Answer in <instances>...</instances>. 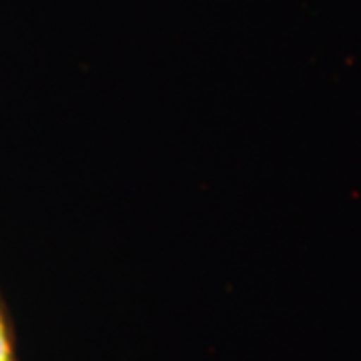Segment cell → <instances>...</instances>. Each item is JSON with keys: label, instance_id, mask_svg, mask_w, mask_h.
I'll return each instance as SVG.
<instances>
[{"label": "cell", "instance_id": "1", "mask_svg": "<svg viewBox=\"0 0 361 361\" xmlns=\"http://www.w3.org/2000/svg\"><path fill=\"white\" fill-rule=\"evenodd\" d=\"M0 361H18L14 351L13 327L8 323V315L0 301Z\"/></svg>", "mask_w": 361, "mask_h": 361}]
</instances>
